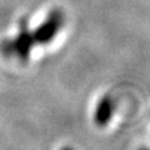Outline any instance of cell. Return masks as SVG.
Listing matches in <instances>:
<instances>
[{"mask_svg": "<svg viewBox=\"0 0 150 150\" xmlns=\"http://www.w3.org/2000/svg\"><path fill=\"white\" fill-rule=\"evenodd\" d=\"M35 45L30 30L25 25V21L20 23V31L16 38L6 40L1 44V51L8 56H16L21 62H28L33 46Z\"/></svg>", "mask_w": 150, "mask_h": 150, "instance_id": "6da1fadb", "label": "cell"}, {"mask_svg": "<svg viewBox=\"0 0 150 150\" xmlns=\"http://www.w3.org/2000/svg\"><path fill=\"white\" fill-rule=\"evenodd\" d=\"M63 25H64L63 11L59 10V9H54L43 24L38 26L34 33H31L34 43L40 45L50 43L54 39V36L58 34V31L62 29Z\"/></svg>", "mask_w": 150, "mask_h": 150, "instance_id": "7a4b0ae2", "label": "cell"}, {"mask_svg": "<svg viewBox=\"0 0 150 150\" xmlns=\"http://www.w3.org/2000/svg\"><path fill=\"white\" fill-rule=\"evenodd\" d=\"M112 110H114V106H112V100L110 98H103L99 101V104L96 106L95 110V115H94V119H95V123L99 126H104L110 121L111 115H112Z\"/></svg>", "mask_w": 150, "mask_h": 150, "instance_id": "3957f363", "label": "cell"}]
</instances>
